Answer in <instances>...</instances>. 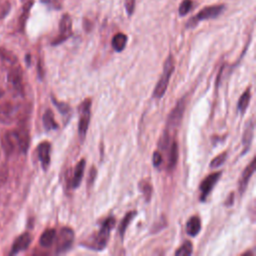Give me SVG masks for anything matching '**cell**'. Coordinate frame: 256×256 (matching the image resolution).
Wrapping results in <instances>:
<instances>
[{
    "mask_svg": "<svg viewBox=\"0 0 256 256\" xmlns=\"http://www.w3.org/2000/svg\"><path fill=\"white\" fill-rule=\"evenodd\" d=\"M127 41H128V38H127L126 34H124V33H117L112 38V41H111L112 48L116 52H121L126 47Z\"/></svg>",
    "mask_w": 256,
    "mask_h": 256,
    "instance_id": "cell-18",
    "label": "cell"
},
{
    "mask_svg": "<svg viewBox=\"0 0 256 256\" xmlns=\"http://www.w3.org/2000/svg\"><path fill=\"white\" fill-rule=\"evenodd\" d=\"M201 230V222L199 217L193 216L191 217L186 223V232L188 235L194 237L196 236Z\"/></svg>",
    "mask_w": 256,
    "mask_h": 256,
    "instance_id": "cell-19",
    "label": "cell"
},
{
    "mask_svg": "<svg viewBox=\"0 0 256 256\" xmlns=\"http://www.w3.org/2000/svg\"><path fill=\"white\" fill-rule=\"evenodd\" d=\"M125 9L128 16H131L135 9V0H125Z\"/></svg>",
    "mask_w": 256,
    "mask_h": 256,
    "instance_id": "cell-31",
    "label": "cell"
},
{
    "mask_svg": "<svg viewBox=\"0 0 256 256\" xmlns=\"http://www.w3.org/2000/svg\"><path fill=\"white\" fill-rule=\"evenodd\" d=\"M175 68V64H174V59L172 57V55H169L165 62H164V66H163V72L155 86V89L153 91V97L160 99L163 97V95L165 94L166 90H167V86L169 84V80L171 78V75L174 71Z\"/></svg>",
    "mask_w": 256,
    "mask_h": 256,
    "instance_id": "cell-1",
    "label": "cell"
},
{
    "mask_svg": "<svg viewBox=\"0 0 256 256\" xmlns=\"http://www.w3.org/2000/svg\"><path fill=\"white\" fill-rule=\"evenodd\" d=\"M7 176H8V169H7V167H2L0 169V185H2L6 181Z\"/></svg>",
    "mask_w": 256,
    "mask_h": 256,
    "instance_id": "cell-34",
    "label": "cell"
},
{
    "mask_svg": "<svg viewBox=\"0 0 256 256\" xmlns=\"http://www.w3.org/2000/svg\"><path fill=\"white\" fill-rule=\"evenodd\" d=\"M225 9V6L223 4H218V5H211L204 7L201 9L193 18H191L188 23L187 27H194L198 22L204 21V20H209V19H214L218 17L223 10Z\"/></svg>",
    "mask_w": 256,
    "mask_h": 256,
    "instance_id": "cell-3",
    "label": "cell"
},
{
    "mask_svg": "<svg viewBox=\"0 0 256 256\" xmlns=\"http://www.w3.org/2000/svg\"><path fill=\"white\" fill-rule=\"evenodd\" d=\"M220 176H221V172H215V173H212V174L208 175L201 182L200 187H199V189L201 191V195H200V200L201 201H205L207 196L210 194V192L214 188L215 184L218 182Z\"/></svg>",
    "mask_w": 256,
    "mask_h": 256,
    "instance_id": "cell-10",
    "label": "cell"
},
{
    "mask_svg": "<svg viewBox=\"0 0 256 256\" xmlns=\"http://www.w3.org/2000/svg\"><path fill=\"white\" fill-rule=\"evenodd\" d=\"M72 35V20L69 14H63L59 22V34L53 40L52 45H59Z\"/></svg>",
    "mask_w": 256,
    "mask_h": 256,
    "instance_id": "cell-5",
    "label": "cell"
},
{
    "mask_svg": "<svg viewBox=\"0 0 256 256\" xmlns=\"http://www.w3.org/2000/svg\"><path fill=\"white\" fill-rule=\"evenodd\" d=\"M79 121H78V134L84 138L90 123L91 117V99H85L79 107Z\"/></svg>",
    "mask_w": 256,
    "mask_h": 256,
    "instance_id": "cell-4",
    "label": "cell"
},
{
    "mask_svg": "<svg viewBox=\"0 0 256 256\" xmlns=\"http://www.w3.org/2000/svg\"><path fill=\"white\" fill-rule=\"evenodd\" d=\"M185 109V101L184 98L179 100L171 113L168 116V125L172 127H176L180 122L183 117V112Z\"/></svg>",
    "mask_w": 256,
    "mask_h": 256,
    "instance_id": "cell-11",
    "label": "cell"
},
{
    "mask_svg": "<svg viewBox=\"0 0 256 256\" xmlns=\"http://www.w3.org/2000/svg\"><path fill=\"white\" fill-rule=\"evenodd\" d=\"M152 162H153V165L155 167H158L161 162H162V156H161V153L159 151H155L153 153V157H152Z\"/></svg>",
    "mask_w": 256,
    "mask_h": 256,
    "instance_id": "cell-33",
    "label": "cell"
},
{
    "mask_svg": "<svg viewBox=\"0 0 256 256\" xmlns=\"http://www.w3.org/2000/svg\"><path fill=\"white\" fill-rule=\"evenodd\" d=\"M84 169H85V160L82 159L77 163V165L75 166L74 172H73V177H72V181H71L73 188H77L80 185L83 175H84Z\"/></svg>",
    "mask_w": 256,
    "mask_h": 256,
    "instance_id": "cell-17",
    "label": "cell"
},
{
    "mask_svg": "<svg viewBox=\"0 0 256 256\" xmlns=\"http://www.w3.org/2000/svg\"><path fill=\"white\" fill-rule=\"evenodd\" d=\"M73 240H74L73 230L68 227L62 228L57 237V253H62L68 250L71 247Z\"/></svg>",
    "mask_w": 256,
    "mask_h": 256,
    "instance_id": "cell-9",
    "label": "cell"
},
{
    "mask_svg": "<svg viewBox=\"0 0 256 256\" xmlns=\"http://www.w3.org/2000/svg\"><path fill=\"white\" fill-rule=\"evenodd\" d=\"M192 254V243L190 241H185L176 251V256H189Z\"/></svg>",
    "mask_w": 256,
    "mask_h": 256,
    "instance_id": "cell-26",
    "label": "cell"
},
{
    "mask_svg": "<svg viewBox=\"0 0 256 256\" xmlns=\"http://www.w3.org/2000/svg\"><path fill=\"white\" fill-rule=\"evenodd\" d=\"M253 135H254V122L252 120H250L245 127V130L243 132V136H242V144H243V154H245L248 149L250 148L252 139H253Z\"/></svg>",
    "mask_w": 256,
    "mask_h": 256,
    "instance_id": "cell-16",
    "label": "cell"
},
{
    "mask_svg": "<svg viewBox=\"0 0 256 256\" xmlns=\"http://www.w3.org/2000/svg\"><path fill=\"white\" fill-rule=\"evenodd\" d=\"M43 125L46 130L57 129L58 124L54 120V115L51 110H47L43 115Z\"/></svg>",
    "mask_w": 256,
    "mask_h": 256,
    "instance_id": "cell-23",
    "label": "cell"
},
{
    "mask_svg": "<svg viewBox=\"0 0 256 256\" xmlns=\"http://www.w3.org/2000/svg\"><path fill=\"white\" fill-rule=\"evenodd\" d=\"M55 238H56V231H55V229H52V228L46 229L42 233V235L40 236L39 243H40V245L42 247L47 248V247H50L53 244Z\"/></svg>",
    "mask_w": 256,
    "mask_h": 256,
    "instance_id": "cell-20",
    "label": "cell"
},
{
    "mask_svg": "<svg viewBox=\"0 0 256 256\" xmlns=\"http://www.w3.org/2000/svg\"><path fill=\"white\" fill-rule=\"evenodd\" d=\"M250 99H251V90L250 88L248 87L244 93L240 96L239 100H238V103H237V108H238V111L241 112V114H244L248 105H249V102H250Z\"/></svg>",
    "mask_w": 256,
    "mask_h": 256,
    "instance_id": "cell-21",
    "label": "cell"
},
{
    "mask_svg": "<svg viewBox=\"0 0 256 256\" xmlns=\"http://www.w3.org/2000/svg\"><path fill=\"white\" fill-rule=\"evenodd\" d=\"M135 214H136L135 211H130V212L126 213L125 216L123 217V219L121 220V222H120V224H119V228H118V232H119V234H120L121 236L124 235L127 226L129 225V223L131 222V220L133 219V217L135 216Z\"/></svg>",
    "mask_w": 256,
    "mask_h": 256,
    "instance_id": "cell-24",
    "label": "cell"
},
{
    "mask_svg": "<svg viewBox=\"0 0 256 256\" xmlns=\"http://www.w3.org/2000/svg\"><path fill=\"white\" fill-rule=\"evenodd\" d=\"M254 171H255V158H253L251 160V162L249 163V165H247V167L243 171L242 176H241V178L239 180V192L241 194L244 193V191H245V189H246V187L248 185V182H249L251 176L253 175Z\"/></svg>",
    "mask_w": 256,
    "mask_h": 256,
    "instance_id": "cell-15",
    "label": "cell"
},
{
    "mask_svg": "<svg viewBox=\"0 0 256 256\" xmlns=\"http://www.w3.org/2000/svg\"><path fill=\"white\" fill-rule=\"evenodd\" d=\"M139 188L141 189V191H142V193L144 194V196H145V198H146V200L147 201H149V199H150V197H151V192H152V188H151V186L148 184V183H146V182H144V183H140V185H139Z\"/></svg>",
    "mask_w": 256,
    "mask_h": 256,
    "instance_id": "cell-29",
    "label": "cell"
},
{
    "mask_svg": "<svg viewBox=\"0 0 256 256\" xmlns=\"http://www.w3.org/2000/svg\"><path fill=\"white\" fill-rule=\"evenodd\" d=\"M30 243H31V235L27 232L21 234L14 241V243L12 245V249H11V254H17V253L27 249L28 246L30 245Z\"/></svg>",
    "mask_w": 256,
    "mask_h": 256,
    "instance_id": "cell-13",
    "label": "cell"
},
{
    "mask_svg": "<svg viewBox=\"0 0 256 256\" xmlns=\"http://www.w3.org/2000/svg\"><path fill=\"white\" fill-rule=\"evenodd\" d=\"M2 146L6 154H12L16 150L21 151L20 139L17 130L7 131L2 138Z\"/></svg>",
    "mask_w": 256,
    "mask_h": 256,
    "instance_id": "cell-7",
    "label": "cell"
},
{
    "mask_svg": "<svg viewBox=\"0 0 256 256\" xmlns=\"http://www.w3.org/2000/svg\"><path fill=\"white\" fill-rule=\"evenodd\" d=\"M17 65L16 56L5 48H0V68L9 69Z\"/></svg>",
    "mask_w": 256,
    "mask_h": 256,
    "instance_id": "cell-14",
    "label": "cell"
},
{
    "mask_svg": "<svg viewBox=\"0 0 256 256\" xmlns=\"http://www.w3.org/2000/svg\"><path fill=\"white\" fill-rule=\"evenodd\" d=\"M53 102L55 103V106L58 108V110L62 113V114H66L69 112V106L66 104V103H59L58 101H56L54 98H53Z\"/></svg>",
    "mask_w": 256,
    "mask_h": 256,
    "instance_id": "cell-32",
    "label": "cell"
},
{
    "mask_svg": "<svg viewBox=\"0 0 256 256\" xmlns=\"http://www.w3.org/2000/svg\"><path fill=\"white\" fill-rule=\"evenodd\" d=\"M116 223V220L114 217H108L102 224L100 230L98 231V233L94 236L93 239V243L92 245H90V247H92V249L95 250H102L105 248V246L108 243V239L110 236V231L111 229L114 227Z\"/></svg>",
    "mask_w": 256,
    "mask_h": 256,
    "instance_id": "cell-2",
    "label": "cell"
},
{
    "mask_svg": "<svg viewBox=\"0 0 256 256\" xmlns=\"http://www.w3.org/2000/svg\"><path fill=\"white\" fill-rule=\"evenodd\" d=\"M95 176H96V171H95L94 167H92V168H91V170H90V180H88V181H87V183H89V184L91 185V184L93 183L94 179H95Z\"/></svg>",
    "mask_w": 256,
    "mask_h": 256,
    "instance_id": "cell-36",
    "label": "cell"
},
{
    "mask_svg": "<svg viewBox=\"0 0 256 256\" xmlns=\"http://www.w3.org/2000/svg\"><path fill=\"white\" fill-rule=\"evenodd\" d=\"M7 82L9 87L18 94H23V77L21 68L18 65H15L8 69Z\"/></svg>",
    "mask_w": 256,
    "mask_h": 256,
    "instance_id": "cell-6",
    "label": "cell"
},
{
    "mask_svg": "<svg viewBox=\"0 0 256 256\" xmlns=\"http://www.w3.org/2000/svg\"><path fill=\"white\" fill-rule=\"evenodd\" d=\"M10 10H11V4L8 1L0 4V20L5 18L10 12Z\"/></svg>",
    "mask_w": 256,
    "mask_h": 256,
    "instance_id": "cell-30",
    "label": "cell"
},
{
    "mask_svg": "<svg viewBox=\"0 0 256 256\" xmlns=\"http://www.w3.org/2000/svg\"><path fill=\"white\" fill-rule=\"evenodd\" d=\"M38 158L44 170H46L50 164V154H51V144L47 141L41 142L37 147Z\"/></svg>",
    "mask_w": 256,
    "mask_h": 256,
    "instance_id": "cell-12",
    "label": "cell"
},
{
    "mask_svg": "<svg viewBox=\"0 0 256 256\" xmlns=\"http://www.w3.org/2000/svg\"><path fill=\"white\" fill-rule=\"evenodd\" d=\"M192 8V1L191 0H182V2L179 5V15L180 16H185L186 14L189 13V11Z\"/></svg>",
    "mask_w": 256,
    "mask_h": 256,
    "instance_id": "cell-28",
    "label": "cell"
},
{
    "mask_svg": "<svg viewBox=\"0 0 256 256\" xmlns=\"http://www.w3.org/2000/svg\"><path fill=\"white\" fill-rule=\"evenodd\" d=\"M227 159V152H222L219 155H217L216 157L213 158V160L210 163V167L211 168H218L221 165H223L225 163Z\"/></svg>",
    "mask_w": 256,
    "mask_h": 256,
    "instance_id": "cell-27",
    "label": "cell"
},
{
    "mask_svg": "<svg viewBox=\"0 0 256 256\" xmlns=\"http://www.w3.org/2000/svg\"><path fill=\"white\" fill-rule=\"evenodd\" d=\"M18 108L11 101H4L0 103V122L3 124H9L17 117Z\"/></svg>",
    "mask_w": 256,
    "mask_h": 256,
    "instance_id": "cell-8",
    "label": "cell"
},
{
    "mask_svg": "<svg viewBox=\"0 0 256 256\" xmlns=\"http://www.w3.org/2000/svg\"><path fill=\"white\" fill-rule=\"evenodd\" d=\"M41 2L44 3V4H46V5L52 6L53 8H59L58 1H57V0H41Z\"/></svg>",
    "mask_w": 256,
    "mask_h": 256,
    "instance_id": "cell-35",
    "label": "cell"
},
{
    "mask_svg": "<svg viewBox=\"0 0 256 256\" xmlns=\"http://www.w3.org/2000/svg\"><path fill=\"white\" fill-rule=\"evenodd\" d=\"M32 5H33V1L30 0L23 7L22 14H21V16L19 18V26H20L21 29H23V27L25 26V23H26V20H27V18L29 16V12H30V9H31Z\"/></svg>",
    "mask_w": 256,
    "mask_h": 256,
    "instance_id": "cell-25",
    "label": "cell"
},
{
    "mask_svg": "<svg viewBox=\"0 0 256 256\" xmlns=\"http://www.w3.org/2000/svg\"><path fill=\"white\" fill-rule=\"evenodd\" d=\"M178 159V145L176 141H173L169 148V155H168V163H167V168L169 170L173 169L177 163Z\"/></svg>",
    "mask_w": 256,
    "mask_h": 256,
    "instance_id": "cell-22",
    "label": "cell"
}]
</instances>
